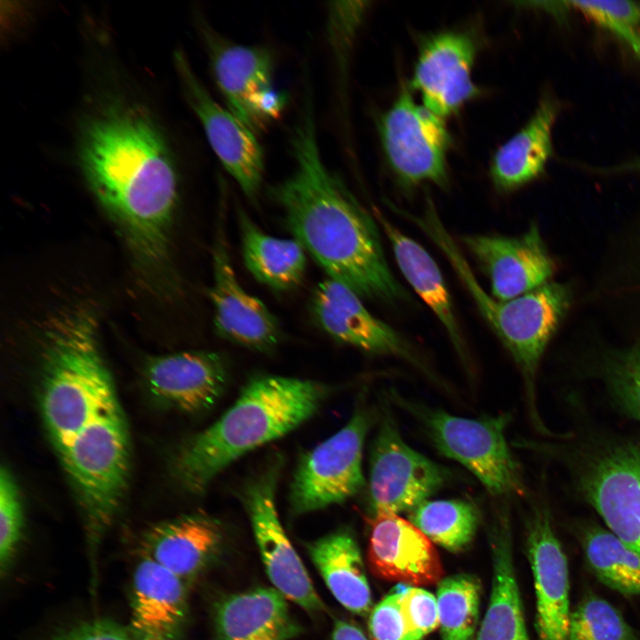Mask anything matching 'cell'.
<instances>
[{"instance_id":"cell-16","label":"cell","mask_w":640,"mask_h":640,"mask_svg":"<svg viewBox=\"0 0 640 640\" xmlns=\"http://www.w3.org/2000/svg\"><path fill=\"white\" fill-rule=\"evenodd\" d=\"M476 57L473 39L460 32H440L420 44L411 86L423 106L444 118L480 93L472 80Z\"/></svg>"},{"instance_id":"cell-37","label":"cell","mask_w":640,"mask_h":640,"mask_svg":"<svg viewBox=\"0 0 640 640\" xmlns=\"http://www.w3.org/2000/svg\"><path fill=\"white\" fill-rule=\"evenodd\" d=\"M410 640H422L439 626L436 596L420 587H407L400 598Z\"/></svg>"},{"instance_id":"cell-31","label":"cell","mask_w":640,"mask_h":640,"mask_svg":"<svg viewBox=\"0 0 640 640\" xmlns=\"http://www.w3.org/2000/svg\"><path fill=\"white\" fill-rule=\"evenodd\" d=\"M587 561L603 584L623 595H640V555L607 528L594 526L582 538Z\"/></svg>"},{"instance_id":"cell-18","label":"cell","mask_w":640,"mask_h":640,"mask_svg":"<svg viewBox=\"0 0 640 640\" xmlns=\"http://www.w3.org/2000/svg\"><path fill=\"white\" fill-rule=\"evenodd\" d=\"M527 524L526 547L536 595L540 640H569V573L565 554L546 502L534 504Z\"/></svg>"},{"instance_id":"cell-19","label":"cell","mask_w":640,"mask_h":640,"mask_svg":"<svg viewBox=\"0 0 640 640\" xmlns=\"http://www.w3.org/2000/svg\"><path fill=\"white\" fill-rule=\"evenodd\" d=\"M367 559L376 577L412 587L439 583L444 576L433 542L397 514L372 516Z\"/></svg>"},{"instance_id":"cell-1","label":"cell","mask_w":640,"mask_h":640,"mask_svg":"<svg viewBox=\"0 0 640 640\" xmlns=\"http://www.w3.org/2000/svg\"><path fill=\"white\" fill-rule=\"evenodd\" d=\"M294 168L269 194L304 249L328 274L361 298L396 303L409 299L391 272L377 220L324 164L312 94L305 92L291 139Z\"/></svg>"},{"instance_id":"cell-34","label":"cell","mask_w":640,"mask_h":640,"mask_svg":"<svg viewBox=\"0 0 640 640\" xmlns=\"http://www.w3.org/2000/svg\"><path fill=\"white\" fill-rule=\"evenodd\" d=\"M569 640H637V636L615 607L589 595L571 612Z\"/></svg>"},{"instance_id":"cell-29","label":"cell","mask_w":640,"mask_h":640,"mask_svg":"<svg viewBox=\"0 0 640 640\" xmlns=\"http://www.w3.org/2000/svg\"><path fill=\"white\" fill-rule=\"evenodd\" d=\"M238 224L243 259L253 277L276 291L297 287L307 267L306 250L300 243L265 233L241 209Z\"/></svg>"},{"instance_id":"cell-2","label":"cell","mask_w":640,"mask_h":640,"mask_svg":"<svg viewBox=\"0 0 640 640\" xmlns=\"http://www.w3.org/2000/svg\"><path fill=\"white\" fill-rule=\"evenodd\" d=\"M78 160L137 264L149 274L164 271L179 183L173 157L156 124L139 108L111 105L86 122Z\"/></svg>"},{"instance_id":"cell-27","label":"cell","mask_w":640,"mask_h":640,"mask_svg":"<svg viewBox=\"0 0 640 640\" xmlns=\"http://www.w3.org/2000/svg\"><path fill=\"white\" fill-rule=\"evenodd\" d=\"M218 640H285L297 633L285 597L276 588L234 595L216 610Z\"/></svg>"},{"instance_id":"cell-23","label":"cell","mask_w":640,"mask_h":640,"mask_svg":"<svg viewBox=\"0 0 640 640\" xmlns=\"http://www.w3.org/2000/svg\"><path fill=\"white\" fill-rule=\"evenodd\" d=\"M221 540L220 524L205 513L196 512L150 527L141 548L143 556L186 583L205 566Z\"/></svg>"},{"instance_id":"cell-4","label":"cell","mask_w":640,"mask_h":640,"mask_svg":"<svg viewBox=\"0 0 640 640\" xmlns=\"http://www.w3.org/2000/svg\"><path fill=\"white\" fill-rule=\"evenodd\" d=\"M96 327L92 314L78 308L54 318L45 332L40 406L58 456L85 426L119 404Z\"/></svg>"},{"instance_id":"cell-40","label":"cell","mask_w":640,"mask_h":640,"mask_svg":"<svg viewBox=\"0 0 640 640\" xmlns=\"http://www.w3.org/2000/svg\"><path fill=\"white\" fill-rule=\"evenodd\" d=\"M331 640H368L364 632L356 625L345 620H337Z\"/></svg>"},{"instance_id":"cell-11","label":"cell","mask_w":640,"mask_h":640,"mask_svg":"<svg viewBox=\"0 0 640 640\" xmlns=\"http://www.w3.org/2000/svg\"><path fill=\"white\" fill-rule=\"evenodd\" d=\"M450 478L447 468L404 442L392 415H383L371 450L372 516L410 512L444 486Z\"/></svg>"},{"instance_id":"cell-20","label":"cell","mask_w":640,"mask_h":640,"mask_svg":"<svg viewBox=\"0 0 640 640\" xmlns=\"http://www.w3.org/2000/svg\"><path fill=\"white\" fill-rule=\"evenodd\" d=\"M227 370L223 357L214 352L183 351L148 357L144 377L159 402L186 412H199L220 396Z\"/></svg>"},{"instance_id":"cell-38","label":"cell","mask_w":640,"mask_h":640,"mask_svg":"<svg viewBox=\"0 0 640 640\" xmlns=\"http://www.w3.org/2000/svg\"><path fill=\"white\" fill-rule=\"evenodd\" d=\"M406 588L389 593L372 610L369 630L374 640H410L400 598Z\"/></svg>"},{"instance_id":"cell-7","label":"cell","mask_w":640,"mask_h":640,"mask_svg":"<svg viewBox=\"0 0 640 640\" xmlns=\"http://www.w3.org/2000/svg\"><path fill=\"white\" fill-rule=\"evenodd\" d=\"M396 399L420 422L435 447L469 470L492 497L524 496L522 470L506 439L508 414L469 419Z\"/></svg>"},{"instance_id":"cell-33","label":"cell","mask_w":640,"mask_h":640,"mask_svg":"<svg viewBox=\"0 0 640 640\" xmlns=\"http://www.w3.org/2000/svg\"><path fill=\"white\" fill-rule=\"evenodd\" d=\"M610 32L640 61V3L628 0L561 2Z\"/></svg>"},{"instance_id":"cell-21","label":"cell","mask_w":640,"mask_h":640,"mask_svg":"<svg viewBox=\"0 0 640 640\" xmlns=\"http://www.w3.org/2000/svg\"><path fill=\"white\" fill-rule=\"evenodd\" d=\"M187 613L185 582L143 556L132 584L133 640H180Z\"/></svg>"},{"instance_id":"cell-13","label":"cell","mask_w":640,"mask_h":640,"mask_svg":"<svg viewBox=\"0 0 640 640\" xmlns=\"http://www.w3.org/2000/svg\"><path fill=\"white\" fill-rule=\"evenodd\" d=\"M174 64L185 98L212 148L243 193L256 200L263 179L264 152L255 132L212 98L182 52L174 53Z\"/></svg>"},{"instance_id":"cell-10","label":"cell","mask_w":640,"mask_h":640,"mask_svg":"<svg viewBox=\"0 0 640 640\" xmlns=\"http://www.w3.org/2000/svg\"><path fill=\"white\" fill-rule=\"evenodd\" d=\"M379 131L387 161L404 186H446L451 135L443 118L417 104L407 86L380 118Z\"/></svg>"},{"instance_id":"cell-12","label":"cell","mask_w":640,"mask_h":640,"mask_svg":"<svg viewBox=\"0 0 640 640\" xmlns=\"http://www.w3.org/2000/svg\"><path fill=\"white\" fill-rule=\"evenodd\" d=\"M277 462L252 478L242 492L257 546L266 572L285 598L308 612L324 608L300 556L280 522L275 493L278 476Z\"/></svg>"},{"instance_id":"cell-36","label":"cell","mask_w":640,"mask_h":640,"mask_svg":"<svg viewBox=\"0 0 640 640\" xmlns=\"http://www.w3.org/2000/svg\"><path fill=\"white\" fill-rule=\"evenodd\" d=\"M605 380L620 408L640 421V343L612 357Z\"/></svg>"},{"instance_id":"cell-35","label":"cell","mask_w":640,"mask_h":640,"mask_svg":"<svg viewBox=\"0 0 640 640\" xmlns=\"http://www.w3.org/2000/svg\"><path fill=\"white\" fill-rule=\"evenodd\" d=\"M23 506L18 484L8 467L0 469V567L4 576L13 561L23 530Z\"/></svg>"},{"instance_id":"cell-14","label":"cell","mask_w":640,"mask_h":640,"mask_svg":"<svg viewBox=\"0 0 640 640\" xmlns=\"http://www.w3.org/2000/svg\"><path fill=\"white\" fill-rule=\"evenodd\" d=\"M212 257V284L209 295L218 334L257 351L274 349L282 336L281 325L265 303L239 283L229 254L222 212Z\"/></svg>"},{"instance_id":"cell-5","label":"cell","mask_w":640,"mask_h":640,"mask_svg":"<svg viewBox=\"0 0 640 640\" xmlns=\"http://www.w3.org/2000/svg\"><path fill=\"white\" fill-rule=\"evenodd\" d=\"M402 214L415 223L447 258L480 313L520 371L529 413H537V372L544 351L568 308L570 297L567 288L549 281L515 299L499 300L488 294L476 279L430 198L426 200L422 215L405 212Z\"/></svg>"},{"instance_id":"cell-41","label":"cell","mask_w":640,"mask_h":640,"mask_svg":"<svg viewBox=\"0 0 640 640\" xmlns=\"http://www.w3.org/2000/svg\"><path fill=\"white\" fill-rule=\"evenodd\" d=\"M610 170L612 172H640V159L612 167Z\"/></svg>"},{"instance_id":"cell-26","label":"cell","mask_w":640,"mask_h":640,"mask_svg":"<svg viewBox=\"0 0 640 640\" xmlns=\"http://www.w3.org/2000/svg\"><path fill=\"white\" fill-rule=\"evenodd\" d=\"M373 216L392 246L402 274L438 318L457 354L467 361L466 342L437 264L420 244L405 236L379 210H374Z\"/></svg>"},{"instance_id":"cell-22","label":"cell","mask_w":640,"mask_h":640,"mask_svg":"<svg viewBox=\"0 0 640 640\" xmlns=\"http://www.w3.org/2000/svg\"><path fill=\"white\" fill-rule=\"evenodd\" d=\"M201 28L214 77L228 108L255 132L252 104L262 92L273 86L270 52L260 46L229 43L205 23Z\"/></svg>"},{"instance_id":"cell-9","label":"cell","mask_w":640,"mask_h":640,"mask_svg":"<svg viewBox=\"0 0 640 640\" xmlns=\"http://www.w3.org/2000/svg\"><path fill=\"white\" fill-rule=\"evenodd\" d=\"M370 421L369 414L358 409L341 429L301 458L290 490L293 514L341 503L361 491L365 484L363 448Z\"/></svg>"},{"instance_id":"cell-39","label":"cell","mask_w":640,"mask_h":640,"mask_svg":"<svg viewBox=\"0 0 640 640\" xmlns=\"http://www.w3.org/2000/svg\"><path fill=\"white\" fill-rule=\"evenodd\" d=\"M49 640H131L117 623L107 619L79 621L56 632Z\"/></svg>"},{"instance_id":"cell-30","label":"cell","mask_w":640,"mask_h":640,"mask_svg":"<svg viewBox=\"0 0 640 640\" xmlns=\"http://www.w3.org/2000/svg\"><path fill=\"white\" fill-rule=\"evenodd\" d=\"M408 517L433 543L452 552L468 548L480 521L476 507L462 499L426 500Z\"/></svg>"},{"instance_id":"cell-17","label":"cell","mask_w":640,"mask_h":640,"mask_svg":"<svg viewBox=\"0 0 640 640\" xmlns=\"http://www.w3.org/2000/svg\"><path fill=\"white\" fill-rule=\"evenodd\" d=\"M461 242L488 277L492 296L509 300L549 282L555 264L535 223L517 236L469 235Z\"/></svg>"},{"instance_id":"cell-28","label":"cell","mask_w":640,"mask_h":640,"mask_svg":"<svg viewBox=\"0 0 640 640\" xmlns=\"http://www.w3.org/2000/svg\"><path fill=\"white\" fill-rule=\"evenodd\" d=\"M309 556L335 599L364 616L372 606L371 590L359 546L348 531L325 535L308 546Z\"/></svg>"},{"instance_id":"cell-8","label":"cell","mask_w":640,"mask_h":640,"mask_svg":"<svg viewBox=\"0 0 640 640\" xmlns=\"http://www.w3.org/2000/svg\"><path fill=\"white\" fill-rule=\"evenodd\" d=\"M577 486L607 529L640 555V441H608L584 452Z\"/></svg>"},{"instance_id":"cell-15","label":"cell","mask_w":640,"mask_h":640,"mask_svg":"<svg viewBox=\"0 0 640 640\" xmlns=\"http://www.w3.org/2000/svg\"><path fill=\"white\" fill-rule=\"evenodd\" d=\"M311 308L316 323L335 340L368 353L398 357L433 376L412 344L369 312L361 297L347 285L329 277L321 281L313 292Z\"/></svg>"},{"instance_id":"cell-42","label":"cell","mask_w":640,"mask_h":640,"mask_svg":"<svg viewBox=\"0 0 640 640\" xmlns=\"http://www.w3.org/2000/svg\"><path fill=\"white\" fill-rule=\"evenodd\" d=\"M262 640H270V639H262Z\"/></svg>"},{"instance_id":"cell-24","label":"cell","mask_w":640,"mask_h":640,"mask_svg":"<svg viewBox=\"0 0 640 640\" xmlns=\"http://www.w3.org/2000/svg\"><path fill=\"white\" fill-rule=\"evenodd\" d=\"M507 502L495 511L492 531V588L476 640H529L516 582L509 510Z\"/></svg>"},{"instance_id":"cell-3","label":"cell","mask_w":640,"mask_h":640,"mask_svg":"<svg viewBox=\"0 0 640 640\" xmlns=\"http://www.w3.org/2000/svg\"><path fill=\"white\" fill-rule=\"evenodd\" d=\"M325 395L326 388L311 380L254 377L219 420L180 448L173 461L174 476L186 491L203 492L237 458L310 418Z\"/></svg>"},{"instance_id":"cell-6","label":"cell","mask_w":640,"mask_h":640,"mask_svg":"<svg viewBox=\"0 0 640 640\" xmlns=\"http://www.w3.org/2000/svg\"><path fill=\"white\" fill-rule=\"evenodd\" d=\"M130 451L119 403L85 426L59 456L77 499L92 556L126 492Z\"/></svg>"},{"instance_id":"cell-25","label":"cell","mask_w":640,"mask_h":640,"mask_svg":"<svg viewBox=\"0 0 640 640\" xmlns=\"http://www.w3.org/2000/svg\"><path fill=\"white\" fill-rule=\"evenodd\" d=\"M559 110L556 100L543 98L528 122L495 152L490 172L499 190L518 188L544 172L552 156V132Z\"/></svg>"},{"instance_id":"cell-32","label":"cell","mask_w":640,"mask_h":640,"mask_svg":"<svg viewBox=\"0 0 640 640\" xmlns=\"http://www.w3.org/2000/svg\"><path fill=\"white\" fill-rule=\"evenodd\" d=\"M480 582L469 574L444 578L436 589L441 640H474L480 604Z\"/></svg>"}]
</instances>
